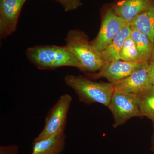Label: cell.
<instances>
[{
  "label": "cell",
  "mask_w": 154,
  "mask_h": 154,
  "mask_svg": "<svg viewBox=\"0 0 154 154\" xmlns=\"http://www.w3.org/2000/svg\"><path fill=\"white\" fill-rule=\"evenodd\" d=\"M28 59L40 70H54L63 66L75 67L80 70L78 59L66 45H38L26 51Z\"/></svg>",
  "instance_id": "1"
},
{
  "label": "cell",
  "mask_w": 154,
  "mask_h": 154,
  "mask_svg": "<svg viewBox=\"0 0 154 154\" xmlns=\"http://www.w3.org/2000/svg\"><path fill=\"white\" fill-rule=\"evenodd\" d=\"M64 82L80 101L87 104L99 103L108 107L114 92L112 83L97 82L82 76L67 74Z\"/></svg>",
  "instance_id": "2"
},
{
  "label": "cell",
  "mask_w": 154,
  "mask_h": 154,
  "mask_svg": "<svg viewBox=\"0 0 154 154\" xmlns=\"http://www.w3.org/2000/svg\"><path fill=\"white\" fill-rule=\"evenodd\" d=\"M66 45L76 57L80 70L86 72L99 71L105 63L100 53L93 47L87 35L79 30H70L65 38Z\"/></svg>",
  "instance_id": "3"
},
{
  "label": "cell",
  "mask_w": 154,
  "mask_h": 154,
  "mask_svg": "<svg viewBox=\"0 0 154 154\" xmlns=\"http://www.w3.org/2000/svg\"><path fill=\"white\" fill-rule=\"evenodd\" d=\"M72 98L68 94L60 97L48 113L43 129L33 141L42 140L55 135L64 133Z\"/></svg>",
  "instance_id": "4"
},
{
  "label": "cell",
  "mask_w": 154,
  "mask_h": 154,
  "mask_svg": "<svg viewBox=\"0 0 154 154\" xmlns=\"http://www.w3.org/2000/svg\"><path fill=\"white\" fill-rule=\"evenodd\" d=\"M108 107L113 115L114 128L132 117L143 116L136 94L114 91Z\"/></svg>",
  "instance_id": "5"
},
{
  "label": "cell",
  "mask_w": 154,
  "mask_h": 154,
  "mask_svg": "<svg viewBox=\"0 0 154 154\" xmlns=\"http://www.w3.org/2000/svg\"><path fill=\"white\" fill-rule=\"evenodd\" d=\"M128 23L115 15L109 9L104 15L98 35L92 45L100 53L112 42L119 32Z\"/></svg>",
  "instance_id": "6"
},
{
  "label": "cell",
  "mask_w": 154,
  "mask_h": 154,
  "mask_svg": "<svg viewBox=\"0 0 154 154\" xmlns=\"http://www.w3.org/2000/svg\"><path fill=\"white\" fill-rule=\"evenodd\" d=\"M149 61L143 60L137 62H127L120 60L112 61L105 63L99 72L91 75L94 79L105 78L109 81V82L114 84L129 76L130 75L141 68Z\"/></svg>",
  "instance_id": "7"
},
{
  "label": "cell",
  "mask_w": 154,
  "mask_h": 154,
  "mask_svg": "<svg viewBox=\"0 0 154 154\" xmlns=\"http://www.w3.org/2000/svg\"><path fill=\"white\" fill-rule=\"evenodd\" d=\"M27 0H0V36L5 38L17 30L20 12Z\"/></svg>",
  "instance_id": "8"
},
{
  "label": "cell",
  "mask_w": 154,
  "mask_h": 154,
  "mask_svg": "<svg viewBox=\"0 0 154 154\" xmlns=\"http://www.w3.org/2000/svg\"><path fill=\"white\" fill-rule=\"evenodd\" d=\"M148 63L149 62L129 76L113 84L114 91L137 95L152 85L149 77Z\"/></svg>",
  "instance_id": "9"
},
{
  "label": "cell",
  "mask_w": 154,
  "mask_h": 154,
  "mask_svg": "<svg viewBox=\"0 0 154 154\" xmlns=\"http://www.w3.org/2000/svg\"><path fill=\"white\" fill-rule=\"evenodd\" d=\"M154 0H122L113 5L110 9L115 15L129 23L137 16L143 12Z\"/></svg>",
  "instance_id": "10"
},
{
  "label": "cell",
  "mask_w": 154,
  "mask_h": 154,
  "mask_svg": "<svg viewBox=\"0 0 154 154\" xmlns=\"http://www.w3.org/2000/svg\"><path fill=\"white\" fill-rule=\"evenodd\" d=\"M66 137L64 133L33 141L31 154H60L65 146Z\"/></svg>",
  "instance_id": "11"
},
{
  "label": "cell",
  "mask_w": 154,
  "mask_h": 154,
  "mask_svg": "<svg viewBox=\"0 0 154 154\" xmlns=\"http://www.w3.org/2000/svg\"><path fill=\"white\" fill-rule=\"evenodd\" d=\"M131 30L128 23L119 31L110 45L100 53L101 58L105 63L112 61L120 60L119 54L125 41L130 35Z\"/></svg>",
  "instance_id": "12"
},
{
  "label": "cell",
  "mask_w": 154,
  "mask_h": 154,
  "mask_svg": "<svg viewBox=\"0 0 154 154\" xmlns=\"http://www.w3.org/2000/svg\"><path fill=\"white\" fill-rule=\"evenodd\" d=\"M131 29L145 34L154 44V1L150 6L129 23Z\"/></svg>",
  "instance_id": "13"
},
{
  "label": "cell",
  "mask_w": 154,
  "mask_h": 154,
  "mask_svg": "<svg viewBox=\"0 0 154 154\" xmlns=\"http://www.w3.org/2000/svg\"><path fill=\"white\" fill-rule=\"evenodd\" d=\"M130 36L134 41L142 60L149 61L154 55V43L145 34L136 29H131Z\"/></svg>",
  "instance_id": "14"
},
{
  "label": "cell",
  "mask_w": 154,
  "mask_h": 154,
  "mask_svg": "<svg viewBox=\"0 0 154 154\" xmlns=\"http://www.w3.org/2000/svg\"><path fill=\"white\" fill-rule=\"evenodd\" d=\"M136 95L142 115L154 123V86H149Z\"/></svg>",
  "instance_id": "15"
},
{
  "label": "cell",
  "mask_w": 154,
  "mask_h": 154,
  "mask_svg": "<svg viewBox=\"0 0 154 154\" xmlns=\"http://www.w3.org/2000/svg\"><path fill=\"white\" fill-rule=\"evenodd\" d=\"M119 57L121 60L127 62L143 60L141 58L134 41L130 36L125 41L119 54Z\"/></svg>",
  "instance_id": "16"
},
{
  "label": "cell",
  "mask_w": 154,
  "mask_h": 154,
  "mask_svg": "<svg viewBox=\"0 0 154 154\" xmlns=\"http://www.w3.org/2000/svg\"><path fill=\"white\" fill-rule=\"evenodd\" d=\"M62 6L66 12L74 11L82 5L80 0H56Z\"/></svg>",
  "instance_id": "17"
},
{
  "label": "cell",
  "mask_w": 154,
  "mask_h": 154,
  "mask_svg": "<svg viewBox=\"0 0 154 154\" xmlns=\"http://www.w3.org/2000/svg\"><path fill=\"white\" fill-rule=\"evenodd\" d=\"M19 150V146L16 145L0 147V154H18Z\"/></svg>",
  "instance_id": "18"
},
{
  "label": "cell",
  "mask_w": 154,
  "mask_h": 154,
  "mask_svg": "<svg viewBox=\"0 0 154 154\" xmlns=\"http://www.w3.org/2000/svg\"><path fill=\"white\" fill-rule=\"evenodd\" d=\"M148 70L149 79L151 85L154 86V55L149 60Z\"/></svg>",
  "instance_id": "19"
},
{
  "label": "cell",
  "mask_w": 154,
  "mask_h": 154,
  "mask_svg": "<svg viewBox=\"0 0 154 154\" xmlns=\"http://www.w3.org/2000/svg\"><path fill=\"white\" fill-rule=\"evenodd\" d=\"M154 131L152 137V149L153 152L154 153Z\"/></svg>",
  "instance_id": "20"
}]
</instances>
